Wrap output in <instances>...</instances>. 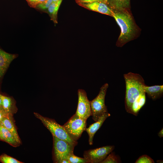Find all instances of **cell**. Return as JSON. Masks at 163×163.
Instances as JSON below:
<instances>
[{
  "label": "cell",
  "mask_w": 163,
  "mask_h": 163,
  "mask_svg": "<svg viewBox=\"0 0 163 163\" xmlns=\"http://www.w3.org/2000/svg\"><path fill=\"white\" fill-rule=\"evenodd\" d=\"M113 11L112 17L115 19L121 30L116 46L121 47L138 37L140 30L136 23L130 9L113 10Z\"/></svg>",
  "instance_id": "obj_1"
},
{
  "label": "cell",
  "mask_w": 163,
  "mask_h": 163,
  "mask_svg": "<svg viewBox=\"0 0 163 163\" xmlns=\"http://www.w3.org/2000/svg\"><path fill=\"white\" fill-rule=\"evenodd\" d=\"M126 85L125 107L126 111L131 113L132 105L136 99L145 92V81L141 75L129 72L123 75Z\"/></svg>",
  "instance_id": "obj_2"
},
{
  "label": "cell",
  "mask_w": 163,
  "mask_h": 163,
  "mask_svg": "<svg viewBox=\"0 0 163 163\" xmlns=\"http://www.w3.org/2000/svg\"><path fill=\"white\" fill-rule=\"evenodd\" d=\"M34 114L36 117L41 120L52 136L66 141L74 147L77 145V142L70 137L63 126L59 124L55 120L43 117L38 113H34Z\"/></svg>",
  "instance_id": "obj_3"
},
{
  "label": "cell",
  "mask_w": 163,
  "mask_h": 163,
  "mask_svg": "<svg viewBox=\"0 0 163 163\" xmlns=\"http://www.w3.org/2000/svg\"><path fill=\"white\" fill-rule=\"evenodd\" d=\"M86 121L87 119L81 117L75 114L63 126L70 137L77 142L83 132L85 131Z\"/></svg>",
  "instance_id": "obj_4"
},
{
  "label": "cell",
  "mask_w": 163,
  "mask_h": 163,
  "mask_svg": "<svg viewBox=\"0 0 163 163\" xmlns=\"http://www.w3.org/2000/svg\"><path fill=\"white\" fill-rule=\"evenodd\" d=\"M108 84L106 83L100 89L97 95L92 100L90 101L93 119L96 121L103 114L108 112L105 105V99Z\"/></svg>",
  "instance_id": "obj_5"
},
{
  "label": "cell",
  "mask_w": 163,
  "mask_h": 163,
  "mask_svg": "<svg viewBox=\"0 0 163 163\" xmlns=\"http://www.w3.org/2000/svg\"><path fill=\"white\" fill-rule=\"evenodd\" d=\"M52 136L55 161L56 163H61L63 160H67L68 156L73 153L75 147L64 140L53 136Z\"/></svg>",
  "instance_id": "obj_6"
},
{
  "label": "cell",
  "mask_w": 163,
  "mask_h": 163,
  "mask_svg": "<svg viewBox=\"0 0 163 163\" xmlns=\"http://www.w3.org/2000/svg\"><path fill=\"white\" fill-rule=\"evenodd\" d=\"M114 149V145H107L90 149L84 152V158L88 163H100Z\"/></svg>",
  "instance_id": "obj_7"
},
{
  "label": "cell",
  "mask_w": 163,
  "mask_h": 163,
  "mask_svg": "<svg viewBox=\"0 0 163 163\" xmlns=\"http://www.w3.org/2000/svg\"><path fill=\"white\" fill-rule=\"evenodd\" d=\"M78 104L75 114L79 117L87 119L92 116L90 101L85 91L82 89L78 91Z\"/></svg>",
  "instance_id": "obj_8"
},
{
  "label": "cell",
  "mask_w": 163,
  "mask_h": 163,
  "mask_svg": "<svg viewBox=\"0 0 163 163\" xmlns=\"http://www.w3.org/2000/svg\"><path fill=\"white\" fill-rule=\"evenodd\" d=\"M78 4L89 10L111 17L112 16L113 10L105 2H94L90 3H79Z\"/></svg>",
  "instance_id": "obj_9"
},
{
  "label": "cell",
  "mask_w": 163,
  "mask_h": 163,
  "mask_svg": "<svg viewBox=\"0 0 163 163\" xmlns=\"http://www.w3.org/2000/svg\"><path fill=\"white\" fill-rule=\"evenodd\" d=\"M110 116L108 112L104 113L101 115L96 122L91 125L85 131L87 133L89 136L88 142L90 145L93 144L94 136L103 124L105 120Z\"/></svg>",
  "instance_id": "obj_10"
},
{
  "label": "cell",
  "mask_w": 163,
  "mask_h": 163,
  "mask_svg": "<svg viewBox=\"0 0 163 163\" xmlns=\"http://www.w3.org/2000/svg\"><path fill=\"white\" fill-rule=\"evenodd\" d=\"M16 57V55L7 53L0 48V81L11 62Z\"/></svg>",
  "instance_id": "obj_11"
},
{
  "label": "cell",
  "mask_w": 163,
  "mask_h": 163,
  "mask_svg": "<svg viewBox=\"0 0 163 163\" xmlns=\"http://www.w3.org/2000/svg\"><path fill=\"white\" fill-rule=\"evenodd\" d=\"M0 140L5 142L15 147L18 146L20 145L13 134L4 126L1 122Z\"/></svg>",
  "instance_id": "obj_12"
},
{
  "label": "cell",
  "mask_w": 163,
  "mask_h": 163,
  "mask_svg": "<svg viewBox=\"0 0 163 163\" xmlns=\"http://www.w3.org/2000/svg\"><path fill=\"white\" fill-rule=\"evenodd\" d=\"M143 88L145 93L153 100L160 98L163 94V85L148 86L145 85Z\"/></svg>",
  "instance_id": "obj_13"
},
{
  "label": "cell",
  "mask_w": 163,
  "mask_h": 163,
  "mask_svg": "<svg viewBox=\"0 0 163 163\" xmlns=\"http://www.w3.org/2000/svg\"><path fill=\"white\" fill-rule=\"evenodd\" d=\"M106 3L113 10L130 9V0H107Z\"/></svg>",
  "instance_id": "obj_14"
},
{
  "label": "cell",
  "mask_w": 163,
  "mask_h": 163,
  "mask_svg": "<svg viewBox=\"0 0 163 163\" xmlns=\"http://www.w3.org/2000/svg\"><path fill=\"white\" fill-rule=\"evenodd\" d=\"M145 93L141 94L132 104L131 109V113L137 116L139 112L145 104L146 101Z\"/></svg>",
  "instance_id": "obj_15"
},
{
  "label": "cell",
  "mask_w": 163,
  "mask_h": 163,
  "mask_svg": "<svg viewBox=\"0 0 163 163\" xmlns=\"http://www.w3.org/2000/svg\"><path fill=\"white\" fill-rule=\"evenodd\" d=\"M1 122L4 126L13 134L17 141L21 144V140L14 124L13 117H4L1 120Z\"/></svg>",
  "instance_id": "obj_16"
},
{
  "label": "cell",
  "mask_w": 163,
  "mask_h": 163,
  "mask_svg": "<svg viewBox=\"0 0 163 163\" xmlns=\"http://www.w3.org/2000/svg\"><path fill=\"white\" fill-rule=\"evenodd\" d=\"M62 0L53 2L49 7L47 13L49 14L51 20L55 24L58 23L57 14L60 6Z\"/></svg>",
  "instance_id": "obj_17"
},
{
  "label": "cell",
  "mask_w": 163,
  "mask_h": 163,
  "mask_svg": "<svg viewBox=\"0 0 163 163\" xmlns=\"http://www.w3.org/2000/svg\"><path fill=\"white\" fill-rule=\"evenodd\" d=\"M2 106L4 109L8 113L13 114L12 112V101L10 97L6 96L0 94Z\"/></svg>",
  "instance_id": "obj_18"
},
{
  "label": "cell",
  "mask_w": 163,
  "mask_h": 163,
  "mask_svg": "<svg viewBox=\"0 0 163 163\" xmlns=\"http://www.w3.org/2000/svg\"><path fill=\"white\" fill-rule=\"evenodd\" d=\"M121 162L120 159L114 153L111 152L100 163H118Z\"/></svg>",
  "instance_id": "obj_19"
},
{
  "label": "cell",
  "mask_w": 163,
  "mask_h": 163,
  "mask_svg": "<svg viewBox=\"0 0 163 163\" xmlns=\"http://www.w3.org/2000/svg\"><path fill=\"white\" fill-rule=\"evenodd\" d=\"M53 2V0H46L38 5L34 8L40 11L47 12L49 7Z\"/></svg>",
  "instance_id": "obj_20"
},
{
  "label": "cell",
  "mask_w": 163,
  "mask_h": 163,
  "mask_svg": "<svg viewBox=\"0 0 163 163\" xmlns=\"http://www.w3.org/2000/svg\"><path fill=\"white\" fill-rule=\"evenodd\" d=\"M67 159L70 163H88V161L85 158L76 156L73 153L70 155Z\"/></svg>",
  "instance_id": "obj_21"
},
{
  "label": "cell",
  "mask_w": 163,
  "mask_h": 163,
  "mask_svg": "<svg viewBox=\"0 0 163 163\" xmlns=\"http://www.w3.org/2000/svg\"><path fill=\"white\" fill-rule=\"evenodd\" d=\"M0 161L3 163H23L6 154H3L0 156Z\"/></svg>",
  "instance_id": "obj_22"
},
{
  "label": "cell",
  "mask_w": 163,
  "mask_h": 163,
  "mask_svg": "<svg viewBox=\"0 0 163 163\" xmlns=\"http://www.w3.org/2000/svg\"><path fill=\"white\" fill-rule=\"evenodd\" d=\"M154 162L153 159L146 155L140 156L135 162V163H154Z\"/></svg>",
  "instance_id": "obj_23"
},
{
  "label": "cell",
  "mask_w": 163,
  "mask_h": 163,
  "mask_svg": "<svg viewBox=\"0 0 163 163\" xmlns=\"http://www.w3.org/2000/svg\"><path fill=\"white\" fill-rule=\"evenodd\" d=\"M13 115L6 111L2 107L0 106V122L4 117L11 118L13 117Z\"/></svg>",
  "instance_id": "obj_24"
},
{
  "label": "cell",
  "mask_w": 163,
  "mask_h": 163,
  "mask_svg": "<svg viewBox=\"0 0 163 163\" xmlns=\"http://www.w3.org/2000/svg\"><path fill=\"white\" fill-rule=\"evenodd\" d=\"M29 5L32 8H35L36 6L46 0H26Z\"/></svg>",
  "instance_id": "obj_25"
},
{
  "label": "cell",
  "mask_w": 163,
  "mask_h": 163,
  "mask_svg": "<svg viewBox=\"0 0 163 163\" xmlns=\"http://www.w3.org/2000/svg\"><path fill=\"white\" fill-rule=\"evenodd\" d=\"M107 0H75L77 4L81 3H90L94 2H106Z\"/></svg>",
  "instance_id": "obj_26"
},
{
  "label": "cell",
  "mask_w": 163,
  "mask_h": 163,
  "mask_svg": "<svg viewBox=\"0 0 163 163\" xmlns=\"http://www.w3.org/2000/svg\"><path fill=\"white\" fill-rule=\"evenodd\" d=\"M158 135L160 138L163 137V129L162 128L158 133Z\"/></svg>",
  "instance_id": "obj_27"
},
{
  "label": "cell",
  "mask_w": 163,
  "mask_h": 163,
  "mask_svg": "<svg viewBox=\"0 0 163 163\" xmlns=\"http://www.w3.org/2000/svg\"><path fill=\"white\" fill-rule=\"evenodd\" d=\"M0 106L2 107V100L0 98Z\"/></svg>",
  "instance_id": "obj_28"
},
{
  "label": "cell",
  "mask_w": 163,
  "mask_h": 163,
  "mask_svg": "<svg viewBox=\"0 0 163 163\" xmlns=\"http://www.w3.org/2000/svg\"><path fill=\"white\" fill-rule=\"evenodd\" d=\"M58 0H53V2H56L58 1Z\"/></svg>",
  "instance_id": "obj_29"
}]
</instances>
